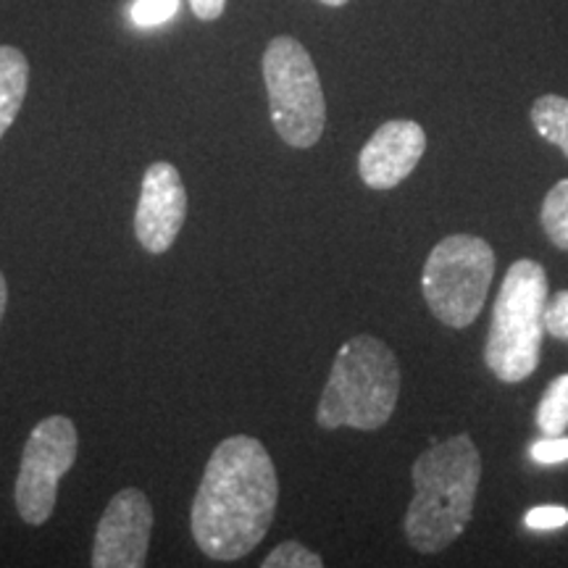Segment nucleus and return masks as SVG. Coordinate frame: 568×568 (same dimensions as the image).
I'll return each instance as SVG.
<instances>
[{"label":"nucleus","mask_w":568,"mask_h":568,"mask_svg":"<svg viewBox=\"0 0 568 568\" xmlns=\"http://www.w3.org/2000/svg\"><path fill=\"white\" fill-rule=\"evenodd\" d=\"M524 524H527L531 531L560 529L568 524V508H560V506L531 508V510H527V516H524Z\"/></svg>","instance_id":"obj_19"},{"label":"nucleus","mask_w":568,"mask_h":568,"mask_svg":"<svg viewBox=\"0 0 568 568\" xmlns=\"http://www.w3.org/2000/svg\"><path fill=\"white\" fill-rule=\"evenodd\" d=\"M6 305H9V284H6V276L0 272V322H3Z\"/></svg>","instance_id":"obj_21"},{"label":"nucleus","mask_w":568,"mask_h":568,"mask_svg":"<svg viewBox=\"0 0 568 568\" xmlns=\"http://www.w3.org/2000/svg\"><path fill=\"white\" fill-rule=\"evenodd\" d=\"M548 297L550 284L542 264L529 258L510 264L493 305L485 343V364L495 379L518 385L537 372Z\"/></svg>","instance_id":"obj_4"},{"label":"nucleus","mask_w":568,"mask_h":568,"mask_svg":"<svg viewBox=\"0 0 568 568\" xmlns=\"http://www.w3.org/2000/svg\"><path fill=\"white\" fill-rule=\"evenodd\" d=\"M537 426L548 437H558L568 432V374H560L545 389L537 406Z\"/></svg>","instance_id":"obj_13"},{"label":"nucleus","mask_w":568,"mask_h":568,"mask_svg":"<svg viewBox=\"0 0 568 568\" xmlns=\"http://www.w3.org/2000/svg\"><path fill=\"white\" fill-rule=\"evenodd\" d=\"M190 9L201 21H213L224 13L226 0H190Z\"/></svg>","instance_id":"obj_20"},{"label":"nucleus","mask_w":568,"mask_h":568,"mask_svg":"<svg viewBox=\"0 0 568 568\" xmlns=\"http://www.w3.org/2000/svg\"><path fill=\"white\" fill-rule=\"evenodd\" d=\"M495 276V251L474 234H450L432 247L422 272L426 305L445 326L464 329L485 308Z\"/></svg>","instance_id":"obj_5"},{"label":"nucleus","mask_w":568,"mask_h":568,"mask_svg":"<svg viewBox=\"0 0 568 568\" xmlns=\"http://www.w3.org/2000/svg\"><path fill=\"white\" fill-rule=\"evenodd\" d=\"M30 88V61L13 45H0V138L17 122Z\"/></svg>","instance_id":"obj_11"},{"label":"nucleus","mask_w":568,"mask_h":568,"mask_svg":"<svg viewBox=\"0 0 568 568\" xmlns=\"http://www.w3.org/2000/svg\"><path fill=\"white\" fill-rule=\"evenodd\" d=\"M529 456L542 466L564 464V460H568V437H564V435L548 437V435H545V439H537V443H531Z\"/></svg>","instance_id":"obj_18"},{"label":"nucleus","mask_w":568,"mask_h":568,"mask_svg":"<svg viewBox=\"0 0 568 568\" xmlns=\"http://www.w3.org/2000/svg\"><path fill=\"white\" fill-rule=\"evenodd\" d=\"M539 222H542V230L550 237V243L560 251H568V180H560L545 195Z\"/></svg>","instance_id":"obj_14"},{"label":"nucleus","mask_w":568,"mask_h":568,"mask_svg":"<svg viewBox=\"0 0 568 568\" xmlns=\"http://www.w3.org/2000/svg\"><path fill=\"white\" fill-rule=\"evenodd\" d=\"M276 500L280 481L264 443L251 435L226 437L211 453L195 493V545L213 560L245 558L272 529Z\"/></svg>","instance_id":"obj_1"},{"label":"nucleus","mask_w":568,"mask_h":568,"mask_svg":"<svg viewBox=\"0 0 568 568\" xmlns=\"http://www.w3.org/2000/svg\"><path fill=\"white\" fill-rule=\"evenodd\" d=\"M416 495L406 510V539L416 552H439L464 535L477 503L481 456L474 439L460 435L432 445L414 464Z\"/></svg>","instance_id":"obj_2"},{"label":"nucleus","mask_w":568,"mask_h":568,"mask_svg":"<svg viewBox=\"0 0 568 568\" xmlns=\"http://www.w3.org/2000/svg\"><path fill=\"white\" fill-rule=\"evenodd\" d=\"M187 216V190L174 163L155 161L142 176L134 234L148 253H166Z\"/></svg>","instance_id":"obj_9"},{"label":"nucleus","mask_w":568,"mask_h":568,"mask_svg":"<svg viewBox=\"0 0 568 568\" xmlns=\"http://www.w3.org/2000/svg\"><path fill=\"white\" fill-rule=\"evenodd\" d=\"M80 437L67 416H48L34 426L21 456L17 477L19 516L32 527H42L53 516L61 477L74 466Z\"/></svg>","instance_id":"obj_7"},{"label":"nucleus","mask_w":568,"mask_h":568,"mask_svg":"<svg viewBox=\"0 0 568 568\" xmlns=\"http://www.w3.org/2000/svg\"><path fill=\"white\" fill-rule=\"evenodd\" d=\"M318 3H324V6H332V9H339V6H345L347 0H318Z\"/></svg>","instance_id":"obj_22"},{"label":"nucleus","mask_w":568,"mask_h":568,"mask_svg":"<svg viewBox=\"0 0 568 568\" xmlns=\"http://www.w3.org/2000/svg\"><path fill=\"white\" fill-rule=\"evenodd\" d=\"M153 506L138 487H124L111 497L98 521L90 564L95 568H140L151 545Z\"/></svg>","instance_id":"obj_8"},{"label":"nucleus","mask_w":568,"mask_h":568,"mask_svg":"<svg viewBox=\"0 0 568 568\" xmlns=\"http://www.w3.org/2000/svg\"><path fill=\"white\" fill-rule=\"evenodd\" d=\"M400 397V364L387 343L372 335L351 337L337 351L316 408V424L332 432L351 426L374 432L389 422Z\"/></svg>","instance_id":"obj_3"},{"label":"nucleus","mask_w":568,"mask_h":568,"mask_svg":"<svg viewBox=\"0 0 568 568\" xmlns=\"http://www.w3.org/2000/svg\"><path fill=\"white\" fill-rule=\"evenodd\" d=\"M426 151V132L410 119H393L376 130L358 153V174L366 187L393 190L414 172Z\"/></svg>","instance_id":"obj_10"},{"label":"nucleus","mask_w":568,"mask_h":568,"mask_svg":"<svg viewBox=\"0 0 568 568\" xmlns=\"http://www.w3.org/2000/svg\"><path fill=\"white\" fill-rule=\"evenodd\" d=\"M264 82L276 134L290 148H314L324 134L326 101L311 53L290 34L274 38L264 53Z\"/></svg>","instance_id":"obj_6"},{"label":"nucleus","mask_w":568,"mask_h":568,"mask_svg":"<svg viewBox=\"0 0 568 568\" xmlns=\"http://www.w3.org/2000/svg\"><path fill=\"white\" fill-rule=\"evenodd\" d=\"M531 124L542 140L560 148L568 159V98L542 95L531 105Z\"/></svg>","instance_id":"obj_12"},{"label":"nucleus","mask_w":568,"mask_h":568,"mask_svg":"<svg viewBox=\"0 0 568 568\" xmlns=\"http://www.w3.org/2000/svg\"><path fill=\"white\" fill-rule=\"evenodd\" d=\"M180 9V0H134L132 21L138 27H159Z\"/></svg>","instance_id":"obj_16"},{"label":"nucleus","mask_w":568,"mask_h":568,"mask_svg":"<svg viewBox=\"0 0 568 568\" xmlns=\"http://www.w3.org/2000/svg\"><path fill=\"white\" fill-rule=\"evenodd\" d=\"M545 332L556 339L568 343V290L548 297V308H545Z\"/></svg>","instance_id":"obj_17"},{"label":"nucleus","mask_w":568,"mask_h":568,"mask_svg":"<svg viewBox=\"0 0 568 568\" xmlns=\"http://www.w3.org/2000/svg\"><path fill=\"white\" fill-rule=\"evenodd\" d=\"M264 568H322L324 560L316 552L303 548L297 539H287L264 558Z\"/></svg>","instance_id":"obj_15"}]
</instances>
